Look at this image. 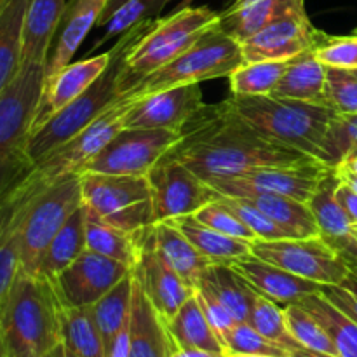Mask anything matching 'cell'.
I'll return each instance as SVG.
<instances>
[{"label":"cell","mask_w":357,"mask_h":357,"mask_svg":"<svg viewBox=\"0 0 357 357\" xmlns=\"http://www.w3.org/2000/svg\"><path fill=\"white\" fill-rule=\"evenodd\" d=\"M251 255L321 286L342 284L351 274L347 258L321 236L253 241Z\"/></svg>","instance_id":"cell-11"},{"label":"cell","mask_w":357,"mask_h":357,"mask_svg":"<svg viewBox=\"0 0 357 357\" xmlns=\"http://www.w3.org/2000/svg\"><path fill=\"white\" fill-rule=\"evenodd\" d=\"M328 160L337 167L347 157L357 153V114L335 115L326 139Z\"/></svg>","instance_id":"cell-46"},{"label":"cell","mask_w":357,"mask_h":357,"mask_svg":"<svg viewBox=\"0 0 357 357\" xmlns=\"http://www.w3.org/2000/svg\"><path fill=\"white\" fill-rule=\"evenodd\" d=\"M300 305L305 307L317 321L324 326L328 335L337 347L338 357H357V323L345 316L338 307H335L326 296L319 291L300 300Z\"/></svg>","instance_id":"cell-37"},{"label":"cell","mask_w":357,"mask_h":357,"mask_svg":"<svg viewBox=\"0 0 357 357\" xmlns=\"http://www.w3.org/2000/svg\"><path fill=\"white\" fill-rule=\"evenodd\" d=\"M324 89H326V66L317 59L314 49H310L289 59L284 75L272 96L328 105Z\"/></svg>","instance_id":"cell-26"},{"label":"cell","mask_w":357,"mask_h":357,"mask_svg":"<svg viewBox=\"0 0 357 357\" xmlns=\"http://www.w3.org/2000/svg\"><path fill=\"white\" fill-rule=\"evenodd\" d=\"M354 72H356V75H357V68H356V70H354Z\"/></svg>","instance_id":"cell-58"},{"label":"cell","mask_w":357,"mask_h":357,"mask_svg":"<svg viewBox=\"0 0 357 357\" xmlns=\"http://www.w3.org/2000/svg\"><path fill=\"white\" fill-rule=\"evenodd\" d=\"M131 98L121 94L84 131L73 136L70 142L56 149L47 157L38 160L31 173L17 185V188L10 195L16 194L17 197L20 195L21 197H31L44 187L51 185L52 181L68 176V174L80 173L84 166L93 157H96L126 128L124 119L129 107H131Z\"/></svg>","instance_id":"cell-8"},{"label":"cell","mask_w":357,"mask_h":357,"mask_svg":"<svg viewBox=\"0 0 357 357\" xmlns=\"http://www.w3.org/2000/svg\"><path fill=\"white\" fill-rule=\"evenodd\" d=\"M167 2L169 0H128L107 21V24H105L107 31H105L100 44H103L110 37H115V35L126 33V31L138 26V24L155 20L157 14L164 9Z\"/></svg>","instance_id":"cell-42"},{"label":"cell","mask_w":357,"mask_h":357,"mask_svg":"<svg viewBox=\"0 0 357 357\" xmlns=\"http://www.w3.org/2000/svg\"><path fill=\"white\" fill-rule=\"evenodd\" d=\"M171 157L190 167L206 181L232 178L258 167L309 162L310 157L267 138L237 117L225 103L206 107Z\"/></svg>","instance_id":"cell-1"},{"label":"cell","mask_w":357,"mask_h":357,"mask_svg":"<svg viewBox=\"0 0 357 357\" xmlns=\"http://www.w3.org/2000/svg\"><path fill=\"white\" fill-rule=\"evenodd\" d=\"M338 180H340V178H338ZM335 195H337L338 204L342 206V209L345 211L347 218L351 220L352 225L357 229V192L351 187V185L344 183V181H338Z\"/></svg>","instance_id":"cell-51"},{"label":"cell","mask_w":357,"mask_h":357,"mask_svg":"<svg viewBox=\"0 0 357 357\" xmlns=\"http://www.w3.org/2000/svg\"><path fill=\"white\" fill-rule=\"evenodd\" d=\"M326 101L337 114H357V75L354 70L326 66Z\"/></svg>","instance_id":"cell-44"},{"label":"cell","mask_w":357,"mask_h":357,"mask_svg":"<svg viewBox=\"0 0 357 357\" xmlns=\"http://www.w3.org/2000/svg\"><path fill=\"white\" fill-rule=\"evenodd\" d=\"M61 333L65 345L77 357H107L93 307L61 305Z\"/></svg>","instance_id":"cell-36"},{"label":"cell","mask_w":357,"mask_h":357,"mask_svg":"<svg viewBox=\"0 0 357 357\" xmlns=\"http://www.w3.org/2000/svg\"><path fill=\"white\" fill-rule=\"evenodd\" d=\"M232 267L260 295L267 296L278 303H284V305L298 303L300 300L321 289V284H317V282L291 274V272L284 271L278 265L260 260L255 255H248V257L234 261Z\"/></svg>","instance_id":"cell-21"},{"label":"cell","mask_w":357,"mask_h":357,"mask_svg":"<svg viewBox=\"0 0 357 357\" xmlns=\"http://www.w3.org/2000/svg\"><path fill=\"white\" fill-rule=\"evenodd\" d=\"M152 239L160 260L195 289L201 275L211 265L208 258L195 250L194 244L171 220L153 223Z\"/></svg>","instance_id":"cell-25"},{"label":"cell","mask_w":357,"mask_h":357,"mask_svg":"<svg viewBox=\"0 0 357 357\" xmlns=\"http://www.w3.org/2000/svg\"><path fill=\"white\" fill-rule=\"evenodd\" d=\"M194 216L199 222L204 223V225L211 227V229L218 230V232L222 234H227V236L230 237L248 241V243L257 241L255 234L251 232V230L248 229V227L244 225V223L241 222V220L237 218L222 201H220V197L216 199V201L206 204L204 208L199 209Z\"/></svg>","instance_id":"cell-47"},{"label":"cell","mask_w":357,"mask_h":357,"mask_svg":"<svg viewBox=\"0 0 357 357\" xmlns=\"http://www.w3.org/2000/svg\"><path fill=\"white\" fill-rule=\"evenodd\" d=\"M335 169L338 171H345V173H352V174H357V153H354V155L347 157V159L342 160L340 164H338Z\"/></svg>","instance_id":"cell-54"},{"label":"cell","mask_w":357,"mask_h":357,"mask_svg":"<svg viewBox=\"0 0 357 357\" xmlns=\"http://www.w3.org/2000/svg\"><path fill=\"white\" fill-rule=\"evenodd\" d=\"M225 357H264V356H250V354H237V352H225Z\"/></svg>","instance_id":"cell-56"},{"label":"cell","mask_w":357,"mask_h":357,"mask_svg":"<svg viewBox=\"0 0 357 357\" xmlns=\"http://www.w3.org/2000/svg\"><path fill=\"white\" fill-rule=\"evenodd\" d=\"M132 274L122 279L114 289L93 305L94 319L103 338L105 354H110L119 335L129 326L132 303Z\"/></svg>","instance_id":"cell-35"},{"label":"cell","mask_w":357,"mask_h":357,"mask_svg":"<svg viewBox=\"0 0 357 357\" xmlns=\"http://www.w3.org/2000/svg\"><path fill=\"white\" fill-rule=\"evenodd\" d=\"M239 199H246L248 202L257 206L275 225L281 227L289 237L302 239V237L319 236L316 220H314L309 204H305V202L281 197V195H251V197Z\"/></svg>","instance_id":"cell-34"},{"label":"cell","mask_w":357,"mask_h":357,"mask_svg":"<svg viewBox=\"0 0 357 357\" xmlns=\"http://www.w3.org/2000/svg\"><path fill=\"white\" fill-rule=\"evenodd\" d=\"M338 181L340 180L333 171L312 195L309 208L317 223L319 236L340 251L349 264H357V229L337 201L335 190Z\"/></svg>","instance_id":"cell-23"},{"label":"cell","mask_w":357,"mask_h":357,"mask_svg":"<svg viewBox=\"0 0 357 357\" xmlns=\"http://www.w3.org/2000/svg\"><path fill=\"white\" fill-rule=\"evenodd\" d=\"M223 103L267 138L310 159L330 164L326 139L337 112L328 105L288 100L272 94L230 96Z\"/></svg>","instance_id":"cell-3"},{"label":"cell","mask_w":357,"mask_h":357,"mask_svg":"<svg viewBox=\"0 0 357 357\" xmlns=\"http://www.w3.org/2000/svg\"><path fill=\"white\" fill-rule=\"evenodd\" d=\"M317 59L324 66L333 68H357V31L349 37H328L324 35L316 49Z\"/></svg>","instance_id":"cell-48"},{"label":"cell","mask_w":357,"mask_h":357,"mask_svg":"<svg viewBox=\"0 0 357 357\" xmlns=\"http://www.w3.org/2000/svg\"><path fill=\"white\" fill-rule=\"evenodd\" d=\"M7 201L16 202L21 209V271L35 275L52 237L82 206L80 173L59 178L31 197H9Z\"/></svg>","instance_id":"cell-7"},{"label":"cell","mask_w":357,"mask_h":357,"mask_svg":"<svg viewBox=\"0 0 357 357\" xmlns=\"http://www.w3.org/2000/svg\"><path fill=\"white\" fill-rule=\"evenodd\" d=\"M194 293L199 300V305H201V309L204 310L206 317H208L209 324H211L213 330L216 331V335H218V338L223 344L225 335L229 333V330L237 323V321L234 319L232 314L227 310V307L216 298L215 293H213L211 289L206 288L204 284L195 286Z\"/></svg>","instance_id":"cell-49"},{"label":"cell","mask_w":357,"mask_h":357,"mask_svg":"<svg viewBox=\"0 0 357 357\" xmlns=\"http://www.w3.org/2000/svg\"><path fill=\"white\" fill-rule=\"evenodd\" d=\"M61 342V302L52 282L20 268L0 305V354L45 357Z\"/></svg>","instance_id":"cell-2"},{"label":"cell","mask_w":357,"mask_h":357,"mask_svg":"<svg viewBox=\"0 0 357 357\" xmlns=\"http://www.w3.org/2000/svg\"><path fill=\"white\" fill-rule=\"evenodd\" d=\"M86 222L87 211L84 204L66 220L59 232L52 237L47 250L42 255L35 275L52 281L59 272L72 265L84 251L87 250L86 243Z\"/></svg>","instance_id":"cell-27"},{"label":"cell","mask_w":357,"mask_h":357,"mask_svg":"<svg viewBox=\"0 0 357 357\" xmlns=\"http://www.w3.org/2000/svg\"><path fill=\"white\" fill-rule=\"evenodd\" d=\"M30 0H0V93L21 68L24 16Z\"/></svg>","instance_id":"cell-31"},{"label":"cell","mask_w":357,"mask_h":357,"mask_svg":"<svg viewBox=\"0 0 357 357\" xmlns=\"http://www.w3.org/2000/svg\"><path fill=\"white\" fill-rule=\"evenodd\" d=\"M131 274L128 265L86 250L51 282L61 305L93 307Z\"/></svg>","instance_id":"cell-16"},{"label":"cell","mask_w":357,"mask_h":357,"mask_svg":"<svg viewBox=\"0 0 357 357\" xmlns=\"http://www.w3.org/2000/svg\"><path fill=\"white\" fill-rule=\"evenodd\" d=\"M0 357H2V354H0Z\"/></svg>","instance_id":"cell-59"},{"label":"cell","mask_w":357,"mask_h":357,"mask_svg":"<svg viewBox=\"0 0 357 357\" xmlns=\"http://www.w3.org/2000/svg\"><path fill=\"white\" fill-rule=\"evenodd\" d=\"M291 357H337V356L321 354V352H312V351H307V349H302V351L295 352Z\"/></svg>","instance_id":"cell-55"},{"label":"cell","mask_w":357,"mask_h":357,"mask_svg":"<svg viewBox=\"0 0 357 357\" xmlns=\"http://www.w3.org/2000/svg\"><path fill=\"white\" fill-rule=\"evenodd\" d=\"M112 61V49L103 54L93 56V58L82 59V61L70 63L56 77L44 82L40 101H38L37 114L33 119V128H40L49 117L65 108L77 98L82 96L98 79L105 73Z\"/></svg>","instance_id":"cell-19"},{"label":"cell","mask_w":357,"mask_h":357,"mask_svg":"<svg viewBox=\"0 0 357 357\" xmlns=\"http://www.w3.org/2000/svg\"><path fill=\"white\" fill-rule=\"evenodd\" d=\"M108 0H68L66 2L65 14H63L61 24L58 28V40H56L54 51L49 54L45 63V80H51L58 75L65 66L70 65L73 54L91 28L100 21Z\"/></svg>","instance_id":"cell-22"},{"label":"cell","mask_w":357,"mask_h":357,"mask_svg":"<svg viewBox=\"0 0 357 357\" xmlns=\"http://www.w3.org/2000/svg\"><path fill=\"white\" fill-rule=\"evenodd\" d=\"M166 324L178 349H202V351L211 352H225L222 340L209 324L204 310L199 305L195 293L169 321H166Z\"/></svg>","instance_id":"cell-32"},{"label":"cell","mask_w":357,"mask_h":357,"mask_svg":"<svg viewBox=\"0 0 357 357\" xmlns=\"http://www.w3.org/2000/svg\"><path fill=\"white\" fill-rule=\"evenodd\" d=\"M68 0H30L24 16L21 65L47 63L51 44L61 24Z\"/></svg>","instance_id":"cell-24"},{"label":"cell","mask_w":357,"mask_h":357,"mask_svg":"<svg viewBox=\"0 0 357 357\" xmlns=\"http://www.w3.org/2000/svg\"><path fill=\"white\" fill-rule=\"evenodd\" d=\"M225 352H237V354L264 356V357H291L284 349L278 347L271 340L258 333L250 323H236L223 338Z\"/></svg>","instance_id":"cell-43"},{"label":"cell","mask_w":357,"mask_h":357,"mask_svg":"<svg viewBox=\"0 0 357 357\" xmlns=\"http://www.w3.org/2000/svg\"><path fill=\"white\" fill-rule=\"evenodd\" d=\"M246 323H250L258 333L264 335L267 340H271L272 344H275L278 347L284 349V351L289 352L291 356L303 349L302 345L293 338V335L289 333L288 324H286L284 309H281V307L278 305V302L260 295V293H258L257 300H255L253 309H251L250 317H248Z\"/></svg>","instance_id":"cell-40"},{"label":"cell","mask_w":357,"mask_h":357,"mask_svg":"<svg viewBox=\"0 0 357 357\" xmlns=\"http://www.w3.org/2000/svg\"><path fill=\"white\" fill-rule=\"evenodd\" d=\"M324 33L309 20L305 0H291L271 23L241 44L244 61H289L316 49Z\"/></svg>","instance_id":"cell-14"},{"label":"cell","mask_w":357,"mask_h":357,"mask_svg":"<svg viewBox=\"0 0 357 357\" xmlns=\"http://www.w3.org/2000/svg\"><path fill=\"white\" fill-rule=\"evenodd\" d=\"M243 63V49L239 42L216 24L178 58L145 77L135 89L126 93V96L142 98L169 87L229 77Z\"/></svg>","instance_id":"cell-9"},{"label":"cell","mask_w":357,"mask_h":357,"mask_svg":"<svg viewBox=\"0 0 357 357\" xmlns=\"http://www.w3.org/2000/svg\"><path fill=\"white\" fill-rule=\"evenodd\" d=\"M220 201L255 234V237L260 241H278V239H288V234L275 225L267 215L260 211L257 206L248 202L246 199L239 197H227V195H220Z\"/></svg>","instance_id":"cell-45"},{"label":"cell","mask_w":357,"mask_h":357,"mask_svg":"<svg viewBox=\"0 0 357 357\" xmlns=\"http://www.w3.org/2000/svg\"><path fill=\"white\" fill-rule=\"evenodd\" d=\"M291 0H229L218 26L239 44L267 26Z\"/></svg>","instance_id":"cell-30"},{"label":"cell","mask_w":357,"mask_h":357,"mask_svg":"<svg viewBox=\"0 0 357 357\" xmlns=\"http://www.w3.org/2000/svg\"><path fill=\"white\" fill-rule=\"evenodd\" d=\"M126 2H128V0H108V3H107V7H105L103 14H101L100 21H98V26H105V24H107V21L112 17V14H114L115 10L121 9Z\"/></svg>","instance_id":"cell-53"},{"label":"cell","mask_w":357,"mask_h":357,"mask_svg":"<svg viewBox=\"0 0 357 357\" xmlns=\"http://www.w3.org/2000/svg\"><path fill=\"white\" fill-rule=\"evenodd\" d=\"M132 303L129 319V357H173L176 351L166 319L160 316L132 278Z\"/></svg>","instance_id":"cell-20"},{"label":"cell","mask_w":357,"mask_h":357,"mask_svg":"<svg viewBox=\"0 0 357 357\" xmlns=\"http://www.w3.org/2000/svg\"><path fill=\"white\" fill-rule=\"evenodd\" d=\"M288 61H244L229 75L232 96H267L281 82Z\"/></svg>","instance_id":"cell-39"},{"label":"cell","mask_w":357,"mask_h":357,"mask_svg":"<svg viewBox=\"0 0 357 357\" xmlns=\"http://www.w3.org/2000/svg\"><path fill=\"white\" fill-rule=\"evenodd\" d=\"M335 171L330 164L309 160L291 166H268L248 171L232 178L208 181L220 195L251 197V195H281L305 202L312 199L317 188Z\"/></svg>","instance_id":"cell-13"},{"label":"cell","mask_w":357,"mask_h":357,"mask_svg":"<svg viewBox=\"0 0 357 357\" xmlns=\"http://www.w3.org/2000/svg\"><path fill=\"white\" fill-rule=\"evenodd\" d=\"M44 80L45 65L28 63L0 93V206L35 166L28 143Z\"/></svg>","instance_id":"cell-5"},{"label":"cell","mask_w":357,"mask_h":357,"mask_svg":"<svg viewBox=\"0 0 357 357\" xmlns=\"http://www.w3.org/2000/svg\"><path fill=\"white\" fill-rule=\"evenodd\" d=\"M183 138V131L173 129L124 128L80 173L149 176Z\"/></svg>","instance_id":"cell-12"},{"label":"cell","mask_w":357,"mask_h":357,"mask_svg":"<svg viewBox=\"0 0 357 357\" xmlns=\"http://www.w3.org/2000/svg\"><path fill=\"white\" fill-rule=\"evenodd\" d=\"M173 357H225V352H211L202 349H176Z\"/></svg>","instance_id":"cell-52"},{"label":"cell","mask_w":357,"mask_h":357,"mask_svg":"<svg viewBox=\"0 0 357 357\" xmlns=\"http://www.w3.org/2000/svg\"><path fill=\"white\" fill-rule=\"evenodd\" d=\"M218 21L220 13L209 7L181 6L169 16L143 23L122 59L119 94L129 93L145 77L178 58Z\"/></svg>","instance_id":"cell-4"},{"label":"cell","mask_w":357,"mask_h":357,"mask_svg":"<svg viewBox=\"0 0 357 357\" xmlns=\"http://www.w3.org/2000/svg\"><path fill=\"white\" fill-rule=\"evenodd\" d=\"M131 100L124 119L126 128L183 131L195 115L206 108L199 84L169 87Z\"/></svg>","instance_id":"cell-17"},{"label":"cell","mask_w":357,"mask_h":357,"mask_svg":"<svg viewBox=\"0 0 357 357\" xmlns=\"http://www.w3.org/2000/svg\"><path fill=\"white\" fill-rule=\"evenodd\" d=\"M142 24L122 33L121 40L112 47V61L108 68L82 96L56 112L40 128L31 132L28 153H30L33 164H37L38 160L47 157L56 149L70 142L73 136L84 131L94 119L100 117L121 96L119 94V73H121L122 59Z\"/></svg>","instance_id":"cell-6"},{"label":"cell","mask_w":357,"mask_h":357,"mask_svg":"<svg viewBox=\"0 0 357 357\" xmlns=\"http://www.w3.org/2000/svg\"><path fill=\"white\" fill-rule=\"evenodd\" d=\"M188 2H190V0H183V6H188Z\"/></svg>","instance_id":"cell-57"},{"label":"cell","mask_w":357,"mask_h":357,"mask_svg":"<svg viewBox=\"0 0 357 357\" xmlns=\"http://www.w3.org/2000/svg\"><path fill=\"white\" fill-rule=\"evenodd\" d=\"M171 222L185 234L202 257L208 258L209 264L232 265L234 261L251 255V243L218 232L199 222L194 215L180 216Z\"/></svg>","instance_id":"cell-28"},{"label":"cell","mask_w":357,"mask_h":357,"mask_svg":"<svg viewBox=\"0 0 357 357\" xmlns=\"http://www.w3.org/2000/svg\"><path fill=\"white\" fill-rule=\"evenodd\" d=\"M284 316L289 333L303 349L338 357L337 347H335L328 331L305 307L300 305V303L284 305Z\"/></svg>","instance_id":"cell-41"},{"label":"cell","mask_w":357,"mask_h":357,"mask_svg":"<svg viewBox=\"0 0 357 357\" xmlns=\"http://www.w3.org/2000/svg\"><path fill=\"white\" fill-rule=\"evenodd\" d=\"M349 265H351V274L342 284L321 286L319 293L357 323V264Z\"/></svg>","instance_id":"cell-50"},{"label":"cell","mask_w":357,"mask_h":357,"mask_svg":"<svg viewBox=\"0 0 357 357\" xmlns=\"http://www.w3.org/2000/svg\"><path fill=\"white\" fill-rule=\"evenodd\" d=\"M142 230H138V232H128V230H122L119 227L110 225V223L101 222V220L94 218L93 215L87 213V250L135 268L136 261H138L139 246H142Z\"/></svg>","instance_id":"cell-33"},{"label":"cell","mask_w":357,"mask_h":357,"mask_svg":"<svg viewBox=\"0 0 357 357\" xmlns=\"http://www.w3.org/2000/svg\"><path fill=\"white\" fill-rule=\"evenodd\" d=\"M197 284H204L211 289L237 323H246L258 291L232 265L211 264L201 275Z\"/></svg>","instance_id":"cell-29"},{"label":"cell","mask_w":357,"mask_h":357,"mask_svg":"<svg viewBox=\"0 0 357 357\" xmlns=\"http://www.w3.org/2000/svg\"><path fill=\"white\" fill-rule=\"evenodd\" d=\"M20 225V206L13 201L3 202L0 206V305L21 268Z\"/></svg>","instance_id":"cell-38"},{"label":"cell","mask_w":357,"mask_h":357,"mask_svg":"<svg viewBox=\"0 0 357 357\" xmlns=\"http://www.w3.org/2000/svg\"><path fill=\"white\" fill-rule=\"evenodd\" d=\"M82 204L89 215L128 232L155 223L149 176L80 173Z\"/></svg>","instance_id":"cell-10"},{"label":"cell","mask_w":357,"mask_h":357,"mask_svg":"<svg viewBox=\"0 0 357 357\" xmlns=\"http://www.w3.org/2000/svg\"><path fill=\"white\" fill-rule=\"evenodd\" d=\"M152 185L155 223L195 215L201 208L218 199V192L190 167L166 155L149 174Z\"/></svg>","instance_id":"cell-15"},{"label":"cell","mask_w":357,"mask_h":357,"mask_svg":"<svg viewBox=\"0 0 357 357\" xmlns=\"http://www.w3.org/2000/svg\"><path fill=\"white\" fill-rule=\"evenodd\" d=\"M132 278L166 321H169L195 291L159 258L153 246L152 225L142 230V246L138 261L132 268Z\"/></svg>","instance_id":"cell-18"}]
</instances>
